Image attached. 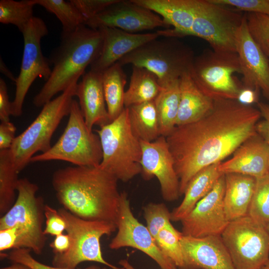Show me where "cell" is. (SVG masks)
I'll use <instances>...</instances> for the list:
<instances>
[{"label": "cell", "instance_id": "cell-1", "mask_svg": "<svg viewBox=\"0 0 269 269\" xmlns=\"http://www.w3.org/2000/svg\"><path fill=\"white\" fill-rule=\"evenodd\" d=\"M260 111L236 100H215L200 120L177 126L165 137L179 181L180 195L201 170L221 162L256 135Z\"/></svg>", "mask_w": 269, "mask_h": 269}, {"label": "cell", "instance_id": "cell-2", "mask_svg": "<svg viewBox=\"0 0 269 269\" xmlns=\"http://www.w3.org/2000/svg\"><path fill=\"white\" fill-rule=\"evenodd\" d=\"M118 179L97 166H69L55 171L52 184L63 208L86 220L116 225L121 193Z\"/></svg>", "mask_w": 269, "mask_h": 269}, {"label": "cell", "instance_id": "cell-3", "mask_svg": "<svg viewBox=\"0 0 269 269\" xmlns=\"http://www.w3.org/2000/svg\"><path fill=\"white\" fill-rule=\"evenodd\" d=\"M103 40L100 29L86 25L70 32H62L60 45L49 59L53 65L51 75L34 96V106L42 107L57 93L64 92L73 83H78L86 68L99 56Z\"/></svg>", "mask_w": 269, "mask_h": 269}, {"label": "cell", "instance_id": "cell-4", "mask_svg": "<svg viewBox=\"0 0 269 269\" xmlns=\"http://www.w3.org/2000/svg\"><path fill=\"white\" fill-rule=\"evenodd\" d=\"M77 84H72L61 94L43 105L32 123L15 137L9 150L19 173L30 162L36 152H44L51 147L54 132L63 118L69 114Z\"/></svg>", "mask_w": 269, "mask_h": 269}, {"label": "cell", "instance_id": "cell-5", "mask_svg": "<svg viewBox=\"0 0 269 269\" xmlns=\"http://www.w3.org/2000/svg\"><path fill=\"white\" fill-rule=\"evenodd\" d=\"M96 132L102 146L100 166L103 169L124 182L141 173L140 141L132 131L128 108H125L115 120L100 127Z\"/></svg>", "mask_w": 269, "mask_h": 269}, {"label": "cell", "instance_id": "cell-6", "mask_svg": "<svg viewBox=\"0 0 269 269\" xmlns=\"http://www.w3.org/2000/svg\"><path fill=\"white\" fill-rule=\"evenodd\" d=\"M103 153L98 134L87 127L78 102L73 99L64 131L46 151L36 154L30 162L61 160L79 166H97Z\"/></svg>", "mask_w": 269, "mask_h": 269}, {"label": "cell", "instance_id": "cell-7", "mask_svg": "<svg viewBox=\"0 0 269 269\" xmlns=\"http://www.w3.org/2000/svg\"><path fill=\"white\" fill-rule=\"evenodd\" d=\"M38 189L27 178H19L16 201L0 219V230L17 227L14 249H28L36 255L42 253L47 240L43 229L45 205L42 197L36 196Z\"/></svg>", "mask_w": 269, "mask_h": 269}, {"label": "cell", "instance_id": "cell-8", "mask_svg": "<svg viewBox=\"0 0 269 269\" xmlns=\"http://www.w3.org/2000/svg\"><path fill=\"white\" fill-rule=\"evenodd\" d=\"M162 37L144 44L118 62L122 66L131 64L148 70L157 76L160 86L180 79L190 72L193 52L177 38Z\"/></svg>", "mask_w": 269, "mask_h": 269}, {"label": "cell", "instance_id": "cell-9", "mask_svg": "<svg viewBox=\"0 0 269 269\" xmlns=\"http://www.w3.org/2000/svg\"><path fill=\"white\" fill-rule=\"evenodd\" d=\"M58 212L64 219L65 231L70 239L69 249L64 253L55 254L53 266L76 269L81 263L94 262L113 269H124L113 265L104 258L100 245L101 238L117 230L115 224L81 219L63 207Z\"/></svg>", "mask_w": 269, "mask_h": 269}, {"label": "cell", "instance_id": "cell-10", "mask_svg": "<svg viewBox=\"0 0 269 269\" xmlns=\"http://www.w3.org/2000/svg\"><path fill=\"white\" fill-rule=\"evenodd\" d=\"M241 74L236 52L204 50L194 57L190 74L199 89L213 100H237L244 88L235 76Z\"/></svg>", "mask_w": 269, "mask_h": 269}, {"label": "cell", "instance_id": "cell-11", "mask_svg": "<svg viewBox=\"0 0 269 269\" xmlns=\"http://www.w3.org/2000/svg\"><path fill=\"white\" fill-rule=\"evenodd\" d=\"M190 4L193 14L190 35L204 39L216 52H236V34L244 14L210 0H190Z\"/></svg>", "mask_w": 269, "mask_h": 269}, {"label": "cell", "instance_id": "cell-12", "mask_svg": "<svg viewBox=\"0 0 269 269\" xmlns=\"http://www.w3.org/2000/svg\"><path fill=\"white\" fill-rule=\"evenodd\" d=\"M221 236L235 269H259L269 259L266 227L248 215L229 222Z\"/></svg>", "mask_w": 269, "mask_h": 269}, {"label": "cell", "instance_id": "cell-13", "mask_svg": "<svg viewBox=\"0 0 269 269\" xmlns=\"http://www.w3.org/2000/svg\"><path fill=\"white\" fill-rule=\"evenodd\" d=\"M24 48L20 70L15 82L14 99L11 102V115L20 116L26 94L37 78L46 81L52 69L50 61L44 56L41 49V40L48 33L47 27L42 19L34 16L21 31Z\"/></svg>", "mask_w": 269, "mask_h": 269}, {"label": "cell", "instance_id": "cell-14", "mask_svg": "<svg viewBox=\"0 0 269 269\" xmlns=\"http://www.w3.org/2000/svg\"><path fill=\"white\" fill-rule=\"evenodd\" d=\"M116 226L117 233L109 245L110 249L134 248L151 258L161 269H177L158 247L146 226L134 217L127 194L125 192L121 193Z\"/></svg>", "mask_w": 269, "mask_h": 269}, {"label": "cell", "instance_id": "cell-15", "mask_svg": "<svg viewBox=\"0 0 269 269\" xmlns=\"http://www.w3.org/2000/svg\"><path fill=\"white\" fill-rule=\"evenodd\" d=\"M225 188L223 174L211 191L181 221L183 235L194 237L221 235L229 223L224 208Z\"/></svg>", "mask_w": 269, "mask_h": 269}, {"label": "cell", "instance_id": "cell-16", "mask_svg": "<svg viewBox=\"0 0 269 269\" xmlns=\"http://www.w3.org/2000/svg\"><path fill=\"white\" fill-rule=\"evenodd\" d=\"M85 25L93 29L114 27L130 33L169 27L161 16L137 4L133 0H117L88 20Z\"/></svg>", "mask_w": 269, "mask_h": 269}, {"label": "cell", "instance_id": "cell-17", "mask_svg": "<svg viewBox=\"0 0 269 269\" xmlns=\"http://www.w3.org/2000/svg\"><path fill=\"white\" fill-rule=\"evenodd\" d=\"M140 141L141 174L143 178L149 180L155 177L163 199L167 201L177 200L180 196L179 181L165 137L160 135L151 142Z\"/></svg>", "mask_w": 269, "mask_h": 269}, {"label": "cell", "instance_id": "cell-18", "mask_svg": "<svg viewBox=\"0 0 269 269\" xmlns=\"http://www.w3.org/2000/svg\"><path fill=\"white\" fill-rule=\"evenodd\" d=\"M236 52L238 55L243 87L261 90L269 100V58L251 35L245 14L235 37Z\"/></svg>", "mask_w": 269, "mask_h": 269}, {"label": "cell", "instance_id": "cell-19", "mask_svg": "<svg viewBox=\"0 0 269 269\" xmlns=\"http://www.w3.org/2000/svg\"><path fill=\"white\" fill-rule=\"evenodd\" d=\"M183 259L181 269H235L221 235L180 238Z\"/></svg>", "mask_w": 269, "mask_h": 269}, {"label": "cell", "instance_id": "cell-20", "mask_svg": "<svg viewBox=\"0 0 269 269\" xmlns=\"http://www.w3.org/2000/svg\"><path fill=\"white\" fill-rule=\"evenodd\" d=\"M99 29L103 36L102 47L99 56L90 65V70L102 73L129 53L160 37L157 32L135 34L114 27Z\"/></svg>", "mask_w": 269, "mask_h": 269}, {"label": "cell", "instance_id": "cell-21", "mask_svg": "<svg viewBox=\"0 0 269 269\" xmlns=\"http://www.w3.org/2000/svg\"><path fill=\"white\" fill-rule=\"evenodd\" d=\"M233 154L220 163L222 174L238 173L257 178L269 173V145L258 134L245 141Z\"/></svg>", "mask_w": 269, "mask_h": 269}, {"label": "cell", "instance_id": "cell-22", "mask_svg": "<svg viewBox=\"0 0 269 269\" xmlns=\"http://www.w3.org/2000/svg\"><path fill=\"white\" fill-rule=\"evenodd\" d=\"M75 96L88 129L110 122L103 87L102 73L90 70L78 83Z\"/></svg>", "mask_w": 269, "mask_h": 269}, {"label": "cell", "instance_id": "cell-23", "mask_svg": "<svg viewBox=\"0 0 269 269\" xmlns=\"http://www.w3.org/2000/svg\"><path fill=\"white\" fill-rule=\"evenodd\" d=\"M159 15L173 28L158 30L160 37L178 38L190 35L193 22L190 0H133Z\"/></svg>", "mask_w": 269, "mask_h": 269}, {"label": "cell", "instance_id": "cell-24", "mask_svg": "<svg viewBox=\"0 0 269 269\" xmlns=\"http://www.w3.org/2000/svg\"><path fill=\"white\" fill-rule=\"evenodd\" d=\"M224 176V208L227 219L230 222L248 215L256 179L238 173H227Z\"/></svg>", "mask_w": 269, "mask_h": 269}, {"label": "cell", "instance_id": "cell-25", "mask_svg": "<svg viewBox=\"0 0 269 269\" xmlns=\"http://www.w3.org/2000/svg\"><path fill=\"white\" fill-rule=\"evenodd\" d=\"M180 99L176 126L196 122L213 109L214 100L205 95L192 79L190 72L180 78Z\"/></svg>", "mask_w": 269, "mask_h": 269}, {"label": "cell", "instance_id": "cell-26", "mask_svg": "<svg viewBox=\"0 0 269 269\" xmlns=\"http://www.w3.org/2000/svg\"><path fill=\"white\" fill-rule=\"evenodd\" d=\"M221 162L207 166L199 171L190 181L181 203L171 212L172 221H181L194 209L197 203L213 189L224 174L219 171Z\"/></svg>", "mask_w": 269, "mask_h": 269}, {"label": "cell", "instance_id": "cell-27", "mask_svg": "<svg viewBox=\"0 0 269 269\" xmlns=\"http://www.w3.org/2000/svg\"><path fill=\"white\" fill-rule=\"evenodd\" d=\"M161 89L154 73L144 68L133 66L130 85L125 94V107L154 101Z\"/></svg>", "mask_w": 269, "mask_h": 269}, {"label": "cell", "instance_id": "cell-28", "mask_svg": "<svg viewBox=\"0 0 269 269\" xmlns=\"http://www.w3.org/2000/svg\"><path fill=\"white\" fill-rule=\"evenodd\" d=\"M104 93L110 122L125 109V86L127 76L123 66L117 62L102 73Z\"/></svg>", "mask_w": 269, "mask_h": 269}, {"label": "cell", "instance_id": "cell-29", "mask_svg": "<svg viewBox=\"0 0 269 269\" xmlns=\"http://www.w3.org/2000/svg\"><path fill=\"white\" fill-rule=\"evenodd\" d=\"M128 108L132 131L140 141L151 142L161 135L154 101L134 105Z\"/></svg>", "mask_w": 269, "mask_h": 269}, {"label": "cell", "instance_id": "cell-30", "mask_svg": "<svg viewBox=\"0 0 269 269\" xmlns=\"http://www.w3.org/2000/svg\"><path fill=\"white\" fill-rule=\"evenodd\" d=\"M154 100L160 134L166 137L176 126L180 99V79L161 86Z\"/></svg>", "mask_w": 269, "mask_h": 269}, {"label": "cell", "instance_id": "cell-31", "mask_svg": "<svg viewBox=\"0 0 269 269\" xmlns=\"http://www.w3.org/2000/svg\"><path fill=\"white\" fill-rule=\"evenodd\" d=\"M11 159L9 149L0 150V214L6 213L16 199L19 178Z\"/></svg>", "mask_w": 269, "mask_h": 269}, {"label": "cell", "instance_id": "cell-32", "mask_svg": "<svg viewBox=\"0 0 269 269\" xmlns=\"http://www.w3.org/2000/svg\"><path fill=\"white\" fill-rule=\"evenodd\" d=\"M29 1L55 14L62 24L63 33L72 32L81 25H85V18L70 0H29Z\"/></svg>", "mask_w": 269, "mask_h": 269}, {"label": "cell", "instance_id": "cell-33", "mask_svg": "<svg viewBox=\"0 0 269 269\" xmlns=\"http://www.w3.org/2000/svg\"><path fill=\"white\" fill-rule=\"evenodd\" d=\"M34 6L29 0H0V22L14 25L21 32L34 17Z\"/></svg>", "mask_w": 269, "mask_h": 269}, {"label": "cell", "instance_id": "cell-34", "mask_svg": "<svg viewBox=\"0 0 269 269\" xmlns=\"http://www.w3.org/2000/svg\"><path fill=\"white\" fill-rule=\"evenodd\" d=\"M256 179V186L248 215L267 227L269 224V173Z\"/></svg>", "mask_w": 269, "mask_h": 269}, {"label": "cell", "instance_id": "cell-35", "mask_svg": "<svg viewBox=\"0 0 269 269\" xmlns=\"http://www.w3.org/2000/svg\"><path fill=\"white\" fill-rule=\"evenodd\" d=\"M182 234L175 228L160 230L155 241L161 251L175 265L177 269L183 266V254L180 243Z\"/></svg>", "mask_w": 269, "mask_h": 269}, {"label": "cell", "instance_id": "cell-36", "mask_svg": "<svg viewBox=\"0 0 269 269\" xmlns=\"http://www.w3.org/2000/svg\"><path fill=\"white\" fill-rule=\"evenodd\" d=\"M146 227L154 240L164 228H174L171 223V212L162 203H149L143 208Z\"/></svg>", "mask_w": 269, "mask_h": 269}, {"label": "cell", "instance_id": "cell-37", "mask_svg": "<svg viewBox=\"0 0 269 269\" xmlns=\"http://www.w3.org/2000/svg\"><path fill=\"white\" fill-rule=\"evenodd\" d=\"M245 16L251 35L269 58V16L255 13H246Z\"/></svg>", "mask_w": 269, "mask_h": 269}, {"label": "cell", "instance_id": "cell-38", "mask_svg": "<svg viewBox=\"0 0 269 269\" xmlns=\"http://www.w3.org/2000/svg\"><path fill=\"white\" fill-rule=\"evenodd\" d=\"M211 2L235 7L239 11L255 13L269 16V0H210Z\"/></svg>", "mask_w": 269, "mask_h": 269}, {"label": "cell", "instance_id": "cell-39", "mask_svg": "<svg viewBox=\"0 0 269 269\" xmlns=\"http://www.w3.org/2000/svg\"><path fill=\"white\" fill-rule=\"evenodd\" d=\"M31 251L25 248L14 249L7 255V258L13 263L22 264L31 269H68L49 266L36 260L30 254ZM80 269H101L97 266H91Z\"/></svg>", "mask_w": 269, "mask_h": 269}, {"label": "cell", "instance_id": "cell-40", "mask_svg": "<svg viewBox=\"0 0 269 269\" xmlns=\"http://www.w3.org/2000/svg\"><path fill=\"white\" fill-rule=\"evenodd\" d=\"M116 1L117 0H70L84 17L86 21Z\"/></svg>", "mask_w": 269, "mask_h": 269}, {"label": "cell", "instance_id": "cell-41", "mask_svg": "<svg viewBox=\"0 0 269 269\" xmlns=\"http://www.w3.org/2000/svg\"><path fill=\"white\" fill-rule=\"evenodd\" d=\"M44 216L46 222L44 234L45 235L56 236L65 231V221L58 211L48 205H45Z\"/></svg>", "mask_w": 269, "mask_h": 269}, {"label": "cell", "instance_id": "cell-42", "mask_svg": "<svg viewBox=\"0 0 269 269\" xmlns=\"http://www.w3.org/2000/svg\"><path fill=\"white\" fill-rule=\"evenodd\" d=\"M16 128L8 122H1L0 124V150L9 149L15 138Z\"/></svg>", "mask_w": 269, "mask_h": 269}, {"label": "cell", "instance_id": "cell-43", "mask_svg": "<svg viewBox=\"0 0 269 269\" xmlns=\"http://www.w3.org/2000/svg\"><path fill=\"white\" fill-rule=\"evenodd\" d=\"M11 115V102L9 101L7 88L4 80L0 78V120L10 121Z\"/></svg>", "mask_w": 269, "mask_h": 269}, {"label": "cell", "instance_id": "cell-44", "mask_svg": "<svg viewBox=\"0 0 269 269\" xmlns=\"http://www.w3.org/2000/svg\"><path fill=\"white\" fill-rule=\"evenodd\" d=\"M257 105L264 120L257 123V133L269 145V104L258 102Z\"/></svg>", "mask_w": 269, "mask_h": 269}, {"label": "cell", "instance_id": "cell-45", "mask_svg": "<svg viewBox=\"0 0 269 269\" xmlns=\"http://www.w3.org/2000/svg\"><path fill=\"white\" fill-rule=\"evenodd\" d=\"M18 238L17 227L14 226L0 230V251L14 248Z\"/></svg>", "mask_w": 269, "mask_h": 269}, {"label": "cell", "instance_id": "cell-46", "mask_svg": "<svg viewBox=\"0 0 269 269\" xmlns=\"http://www.w3.org/2000/svg\"><path fill=\"white\" fill-rule=\"evenodd\" d=\"M70 246V239L69 235L63 233L55 236V239L50 244L54 254L65 253L69 249Z\"/></svg>", "mask_w": 269, "mask_h": 269}, {"label": "cell", "instance_id": "cell-47", "mask_svg": "<svg viewBox=\"0 0 269 269\" xmlns=\"http://www.w3.org/2000/svg\"><path fill=\"white\" fill-rule=\"evenodd\" d=\"M258 93L259 92L256 90L243 88L237 100L243 104L251 105L253 103L258 102Z\"/></svg>", "mask_w": 269, "mask_h": 269}, {"label": "cell", "instance_id": "cell-48", "mask_svg": "<svg viewBox=\"0 0 269 269\" xmlns=\"http://www.w3.org/2000/svg\"><path fill=\"white\" fill-rule=\"evenodd\" d=\"M0 72L6 76L8 78L10 79L11 81H13L15 83L16 80V78H15L13 75L12 73L9 70V69L6 67L1 58H0Z\"/></svg>", "mask_w": 269, "mask_h": 269}, {"label": "cell", "instance_id": "cell-49", "mask_svg": "<svg viewBox=\"0 0 269 269\" xmlns=\"http://www.w3.org/2000/svg\"><path fill=\"white\" fill-rule=\"evenodd\" d=\"M12 265L1 268L0 269H31L27 266L20 263H13Z\"/></svg>", "mask_w": 269, "mask_h": 269}, {"label": "cell", "instance_id": "cell-50", "mask_svg": "<svg viewBox=\"0 0 269 269\" xmlns=\"http://www.w3.org/2000/svg\"><path fill=\"white\" fill-rule=\"evenodd\" d=\"M119 264L124 269H136L126 259L121 260Z\"/></svg>", "mask_w": 269, "mask_h": 269}, {"label": "cell", "instance_id": "cell-51", "mask_svg": "<svg viewBox=\"0 0 269 269\" xmlns=\"http://www.w3.org/2000/svg\"><path fill=\"white\" fill-rule=\"evenodd\" d=\"M259 269H269V259Z\"/></svg>", "mask_w": 269, "mask_h": 269}, {"label": "cell", "instance_id": "cell-52", "mask_svg": "<svg viewBox=\"0 0 269 269\" xmlns=\"http://www.w3.org/2000/svg\"><path fill=\"white\" fill-rule=\"evenodd\" d=\"M101 269H113L107 267H103V268H102Z\"/></svg>", "mask_w": 269, "mask_h": 269}, {"label": "cell", "instance_id": "cell-53", "mask_svg": "<svg viewBox=\"0 0 269 269\" xmlns=\"http://www.w3.org/2000/svg\"><path fill=\"white\" fill-rule=\"evenodd\" d=\"M266 229L269 234V224L266 227Z\"/></svg>", "mask_w": 269, "mask_h": 269}, {"label": "cell", "instance_id": "cell-54", "mask_svg": "<svg viewBox=\"0 0 269 269\" xmlns=\"http://www.w3.org/2000/svg\"></svg>", "mask_w": 269, "mask_h": 269}, {"label": "cell", "instance_id": "cell-55", "mask_svg": "<svg viewBox=\"0 0 269 269\" xmlns=\"http://www.w3.org/2000/svg\"></svg>", "mask_w": 269, "mask_h": 269}]
</instances>
